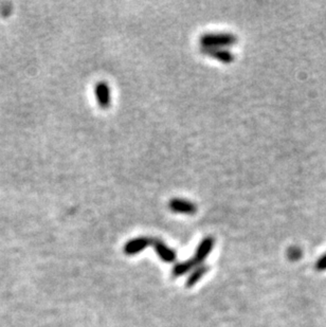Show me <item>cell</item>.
<instances>
[{
  "label": "cell",
  "instance_id": "cell-7",
  "mask_svg": "<svg viewBox=\"0 0 326 327\" xmlns=\"http://www.w3.org/2000/svg\"><path fill=\"white\" fill-rule=\"evenodd\" d=\"M96 97L101 108L106 109L110 105V90L105 81H99L95 88Z\"/></svg>",
  "mask_w": 326,
  "mask_h": 327
},
{
  "label": "cell",
  "instance_id": "cell-5",
  "mask_svg": "<svg viewBox=\"0 0 326 327\" xmlns=\"http://www.w3.org/2000/svg\"><path fill=\"white\" fill-rule=\"evenodd\" d=\"M152 246H154L158 257L166 263H173L176 260V252L170 249L167 244L158 238H152Z\"/></svg>",
  "mask_w": 326,
  "mask_h": 327
},
{
  "label": "cell",
  "instance_id": "cell-4",
  "mask_svg": "<svg viewBox=\"0 0 326 327\" xmlns=\"http://www.w3.org/2000/svg\"><path fill=\"white\" fill-rule=\"evenodd\" d=\"M151 243H152V238L149 237L141 236L138 238H134L126 242L124 247V252L127 255H134L141 251H143L145 248L149 247Z\"/></svg>",
  "mask_w": 326,
  "mask_h": 327
},
{
  "label": "cell",
  "instance_id": "cell-11",
  "mask_svg": "<svg viewBox=\"0 0 326 327\" xmlns=\"http://www.w3.org/2000/svg\"><path fill=\"white\" fill-rule=\"evenodd\" d=\"M317 269L318 270H325L326 269V254L318 261L317 263Z\"/></svg>",
  "mask_w": 326,
  "mask_h": 327
},
{
  "label": "cell",
  "instance_id": "cell-1",
  "mask_svg": "<svg viewBox=\"0 0 326 327\" xmlns=\"http://www.w3.org/2000/svg\"><path fill=\"white\" fill-rule=\"evenodd\" d=\"M236 42V37L231 33H209L200 37L201 47L207 48H220L232 46Z\"/></svg>",
  "mask_w": 326,
  "mask_h": 327
},
{
  "label": "cell",
  "instance_id": "cell-10",
  "mask_svg": "<svg viewBox=\"0 0 326 327\" xmlns=\"http://www.w3.org/2000/svg\"><path fill=\"white\" fill-rule=\"evenodd\" d=\"M288 258L291 261H298L301 258V250L297 247H292L288 251Z\"/></svg>",
  "mask_w": 326,
  "mask_h": 327
},
{
  "label": "cell",
  "instance_id": "cell-9",
  "mask_svg": "<svg viewBox=\"0 0 326 327\" xmlns=\"http://www.w3.org/2000/svg\"><path fill=\"white\" fill-rule=\"evenodd\" d=\"M208 267L207 266H198V267L193 271L191 274H190V277L187 281V287H192V286H194L195 284H197V282L203 277V275H205L208 271Z\"/></svg>",
  "mask_w": 326,
  "mask_h": 327
},
{
  "label": "cell",
  "instance_id": "cell-8",
  "mask_svg": "<svg viewBox=\"0 0 326 327\" xmlns=\"http://www.w3.org/2000/svg\"><path fill=\"white\" fill-rule=\"evenodd\" d=\"M195 266H196V264L193 259L190 261L178 263L174 266V268H173V275H174L175 278L182 277V275H185L186 273L190 272L193 268L195 267Z\"/></svg>",
  "mask_w": 326,
  "mask_h": 327
},
{
  "label": "cell",
  "instance_id": "cell-2",
  "mask_svg": "<svg viewBox=\"0 0 326 327\" xmlns=\"http://www.w3.org/2000/svg\"><path fill=\"white\" fill-rule=\"evenodd\" d=\"M169 208L174 213L186 214V215H193V214H195L197 211V207L195 203L180 198L172 199L169 203Z\"/></svg>",
  "mask_w": 326,
  "mask_h": 327
},
{
  "label": "cell",
  "instance_id": "cell-3",
  "mask_svg": "<svg viewBox=\"0 0 326 327\" xmlns=\"http://www.w3.org/2000/svg\"><path fill=\"white\" fill-rule=\"evenodd\" d=\"M200 52L202 54L215 58L223 64H231L234 60V55L230 52V51L221 48L201 47Z\"/></svg>",
  "mask_w": 326,
  "mask_h": 327
},
{
  "label": "cell",
  "instance_id": "cell-6",
  "mask_svg": "<svg viewBox=\"0 0 326 327\" xmlns=\"http://www.w3.org/2000/svg\"><path fill=\"white\" fill-rule=\"evenodd\" d=\"M213 246H214V238L211 236L206 237L199 243V246L196 249L194 258H193L196 265H200L209 257L210 252L213 249Z\"/></svg>",
  "mask_w": 326,
  "mask_h": 327
}]
</instances>
